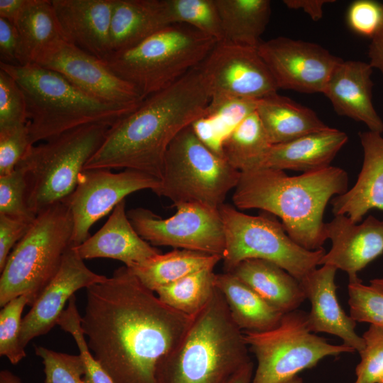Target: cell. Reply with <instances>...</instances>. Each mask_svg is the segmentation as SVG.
<instances>
[{"label":"cell","instance_id":"21","mask_svg":"<svg viewBox=\"0 0 383 383\" xmlns=\"http://www.w3.org/2000/svg\"><path fill=\"white\" fill-rule=\"evenodd\" d=\"M372 70L369 62L343 60L331 73L323 94L339 116L363 123L369 131L382 134L383 121L372 103Z\"/></svg>","mask_w":383,"mask_h":383},{"label":"cell","instance_id":"16","mask_svg":"<svg viewBox=\"0 0 383 383\" xmlns=\"http://www.w3.org/2000/svg\"><path fill=\"white\" fill-rule=\"evenodd\" d=\"M257 50L278 89L304 94H323L343 60L318 44L284 36L262 41Z\"/></svg>","mask_w":383,"mask_h":383},{"label":"cell","instance_id":"23","mask_svg":"<svg viewBox=\"0 0 383 383\" xmlns=\"http://www.w3.org/2000/svg\"><path fill=\"white\" fill-rule=\"evenodd\" d=\"M359 137L364 157L357 179L331 200L334 215H345L355 223L372 209L383 210V137L370 131L360 132Z\"/></svg>","mask_w":383,"mask_h":383},{"label":"cell","instance_id":"28","mask_svg":"<svg viewBox=\"0 0 383 383\" xmlns=\"http://www.w3.org/2000/svg\"><path fill=\"white\" fill-rule=\"evenodd\" d=\"M215 287L223 295L233 320L243 332H264L279 324L284 313L233 274H216Z\"/></svg>","mask_w":383,"mask_h":383},{"label":"cell","instance_id":"22","mask_svg":"<svg viewBox=\"0 0 383 383\" xmlns=\"http://www.w3.org/2000/svg\"><path fill=\"white\" fill-rule=\"evenodd\" d=\"M74 248L83 260L111 258L123 262L128 268L161 253L134 229L126 212L125 199L116 205L95 234Z\"/></svg>","mask_w":383,"mask_h":383},{"label":"cell","instance_id":"24","mask_svg":"<svg viewBox=\"0 0 383 383\" xmlns=\"http://www.w3.org/2000/svg\"><path fill=\"white\" fill-rule=\"evenodd\" d=\"M348 139L345 132L329 127L287 143L272 145L250 170L272 168L303 173L320 170L331 166Z\"/></svg>","mask_w":383,"mask_h":383},{"label":"cell","instance_id":"25","mask_svg":"<svg viewBox=\"0 0 383 383\" xmlns=\"http://www.w3.org/2000/svg\"><path fill=\"white\" fill-rule=\"evenodd\" d=\"M170 24L165 0H114L111 52L133 48Z\"/></svg>","mask_w":383,"mask_h":383},{"label":"cell","instance_id":"50","mask_svg":"<svg viewBox=\"0 0 383 383\" xmlns=\"http://www.w3.org/2000/svg\"><path fill=\"white\" fill-rule=\"evenodd\" d=\"M253 363L250 362L234 374L226 383H251L253 377Z\"/></svg>","mask_w":383,"mask_h":383},{"label":"cell","instance_id":"15","mask_svg":"<svg viewBox=\"0 0 383 383\" xmlns=\"http://www.w3.org/2000/svg\"><path fill=\"white\" fill-rule=\"evenodd\" d=\"M34 64L59 73L82 91L107 103L138 107L145 99L101 60L64 39L48 47Z\"/></svg>","mask_w":383,"mask_h":383},{"label":"cell","instance_id":"6","mask_svg":"<svg viewBox=\"0 0 383 383\" xmlns=\"http://www.w3.org/2000/svg\"><path fill=\"white\" fill-rule=\"evenodd\" d=\"M218 42L185 24H170L135 46L111 52L101 61L145 99L200 65Z\"/></svg>","mask_w":383,"mask_h":383},{"label":"cell","instance_id":"29","mask_svg":"<svg viewBox=\"0 0 383 383\" xmlns=\"http://www.w3.org/2000/svg\"><path fill=\"white\" fill-rule=\"evenodd\" d=\"M15 26L20 41L18 65L34 64L48 47L63 39L51 0H28Z\"/></svg>","mask_w":383,"mask_h":383},{"label":"cell","instance_id":"53","mask_svg":"<svg viewBox=\"0 0 383 383\" xmlns=\"http://www.w3.org/2000/svg\"><path fill=\"white\" fill-rule=\"evenodd\" d=\"M381 383H383V381Z\"/></svg>","mask_w":383,"mask_h":383},{"label":"cell","instance_id":"13","mask_svg":"<svg viewBox=\"0 0 383 383\" xmlns=\"http://www.w3.org/2000/svg\"><path fill=\"white\" fill-rule=\"evenodd\" d=\"M160 184L157 178L133 170L118 173L106 169L83 170L74 191L65 200L73 221L72 245L84 243L90 236L91 227L126 196L147 189L154 192Z\"/></svg>","mask_w":383,"mask_h":383},{"label":"cell","instance_id":"31","mask_svg":"<svg viewBox=\"0 0 383 383\" xmlns=\"http://www.w3.org/2000/svg\"><path fill=\"white\" fill-rule=\"evenodd\" d=\"M221 260L218 255L182 249L160 253L129 269L144 286L155 292L191 273L215 267Z\"/></svg>","mask_w":383,"mask_h":383},{"label":"cell","instance_id":"41","mask_svg":"<svg viewBox=\"0 0 383 383\" xmlns=\"http://www.w3.org/2000/svg\"><path fill=\"white\" fill-rule=\"evenodd\" d=\"M30 145L26 124L0 131V176L15 170Z\"/></svg>","mask_w":383,"mask_h":383},{"label":"cell","instance_id":"18","mask_svg":"<svg viewBox=\"0 0 383 383\" xmlns=\"http://www.w3.org/2000/svg\"><path fill=\"white\" fill-rule=\"evenodd\" d=\"M326 232L332 246L319 265L342 270L347 272L349 282L360 279L358 272L383 253V220L373 216L357 224L345 215H336L326 223Z\"/></svg>","mask_w":383,"mask_h":383},{"label":"cell","instance_id":"40","mask_svg":"<svg viewBox=\"0 0 383 383\" xmlns=\"http://www.w3.org/2000/svg\"><path fill=\"white\" fill-rule=\"evenodd\" d=\"M25 97L15 79L0 70V131L26 125Z\"/></svg>","mask_w":383,"mask_h":383},{"label":"cell","instance_id":"39","mask_svg":"<svg viewBox=\"0 0 383 383\" xmlns=\"http://www.w3.org/2000/svg\"><path fill=\"white\" fill-rule=\"evenodd\" d=\"M26 195V182L20 169L0 176V214L33 222L36 216L29 210Z\"/></svg>","mask_w":383,"mask_h":383},{"label":"cell","instance_id":"10","mask_svg":"<svg viewBox=\"0 0 383 383\" xmlns=\"http://www.w3.org/2000/svg\"><path fill=\"white\" fill-rule=\"evenodd\" d=\"M225 248L222 255L224 272H231L248 259H261L279 265L299 281L316 269L326 253L324 248L307 250L286 233L275 216L243 213L223 204L218 208Z\"/></svg>","mask_w":383,"mask_h":383},{"label":"cell","instance_id":"42","mask_svg":"<svg viewBox=\"0 0 383 383\" xmlns=\"http://www.w3.org/2000/svg\"><path fill=\"white\" fill-rule=\"evenodd\" d=\"M347 22L353 31L371 39L383 22V3L374 0L354 1L348 7Z\"/></svg>","mask_w":383,"mask_h":383},{"label":"cell","instance_id":"11","mask_svg":"<svg viewBox=\"0 0 383 383\" xmlns=\"http://www.w3.org/2000/svg\"><path fill=\"white\" fill-rule=\"evenodd\" d=\"M243 335L257 362L251 383H284L326 357L355 352L344 344H330L310 331L307 313L298 309L284 313L273 329Z\"/></svg>","mask_w":383,"mask_h":383},{"label":"cell","instance_id":"8","mask_svg":"<svg viewBox=\"0 0 383 383\" xmlns=\"http://www.w3.org/2000/svg\"><path fill=\"white\" fill-rule=\"evenodd\" d=\"M73 221L65 201L40 212L1 271L0 306L26 294L32 306L72 246Z\"/></svg>","mask_w":383,"mask_h":383},{"label":"cell","instance_id":"20","mask_svg":"<svg viewBox=\"0 0 383 383\" xmlns=\"http://www.w3.org/2000/svg\"><path fill=\"white\" fill-rule=\"evenodd\" d=\"M63 39L102 59L109 52L114 0H51Z\"/></svg>","mask_w":383,"mask_h":383},{"label":"cell","instance_id":"46","mask_svg":"<svg viewBox=\"0 0 383 383\" xmlns=\"http://www.w3.org/2000/svg\"><path fill=\"white\" fill-rule=\"evenodd\" d=\"M83 361L85 367V374L83 377L84 383H114L91 354H85L83 356Z\"/></svg>","mask_w":383,"mask_h":383},{"label":"cell","instance_id":"1","mask_svg":"<svg viewBox=\"0 0 383 383\" xmlns=\"http://www.w3.org/2000/svg\"><path fill=\"white\" fill-rule=\"evenodd\" d=\"M192 319L162 302L123 266L87 288L81 327L89 349L114 383H156L159 361Z\"/></svg>","mask_w":383,"mask_h":383},{"label":"cell","instance_id":"44","mask_svg":"<svg viewBox=\"0 0 383 383\" xmlns=\"http://www.w3.org/2000/svg\"><path fill=\"white\" fill-rule=\"evenodd\" d=\"M32 223L0 214V272L11 250L27 233Z\"/></svg>","mask_w":383,"mask_h":383},{"label":"cell","instance_id":"7","mask_svg":"<svg viewBox=\"0 0 383 383\" xmlns=\"http://www.w3.org/2000/svg\"><path fill=\"white\" fill-rule=\"evenodd\" d=\"M109 128L101 124L85 125L29 146L16 168L24 174L26 203L34 215L65 201L72 194Z\"/></svg>","mask_w":383,"mask_h":383},{"label":"cell","instance_id":"35","mask_svg":"<svg viewBox=\"0 0 383 383\" xmlns=\"http://www.w3.org/2000/svg\"><path fill=\"white\" fill-rule=\"evenodd\" d=\"M350 316L359 323L383 326V278L370 280V284L361 279L348 284Z\"/></svg>","mask_w":383,"mask_h":383},{"label":"cell","instance_id":"36","mask_svg":"<svg viewBox=\"0 0 383 383\" xmlns=\"http://www.w3.org/2000/svg\"><path fill=\"white\" fill-rule=\"evenodd\" d=\"M28 296L16 297L3 306L0 312V355L13 365L18 364L26 356L21 344V314L26 305H30Z\"/></svg>","mask_w":383,"mask_h":383},{"label":"cell","instance_id":"51","mask_svg":"<svg viewBox=\"0 0 383 383\" xmlns=\"http://www.w3.org/2000/svg\"><path fill=\"white\" fill-rule=\"evenodd\" d=\"M0 383H22L21 379L9 370L0 372Z\"/></svg>","mask_w":383,"mask_h":383},{"label":"cell","instance_id":"3","mask_svg":"<svg viewBox=\"0 0 383 383\" xmlns=\"http://www.w3.org/2000/svg\"><path fill=\"white\" fill-rule=\"evenodd\" d=\"M348 188V174L337 167L293 177L284 170L257 168L240 172L233 201L239 209H259L278 216L296 244L314 251L328 239L323 220L328 202Z\"/></svg>","mask_w":383,"mask_h":383},{"label":"cell","instance_id":"37","mask_svg":"<svg viewBox=\"0 0 383 383\" xmlns=\"http://www.w3.org/2000/svg\"><path fill=\"white\" fill-rule=\"evenodd\" d=\"M35 354L44 365L45 383H84L85 367L80 355L58 353L42 346L35 347Z\"/></svg>","mask_w":383,"mask_h":383},{"label":"cell","instance_id":"52","mask_svg":"<svg viewBox=\"0 0 383 383\" xmlns=\"http://www.w3.org/2000/svg\"><path fill=\"white\" fill-rule=\"evenodd\" d=\"M284 383H303V380L297 375Z\"/></svg>","mask_w":383,"mask_h":383},{"label":"cell","instance_id":"49","mask_svg":"<svg viewBox=\"0 0 383 383\" xmlns=\"http://www.w3.org/2000/svg\"><path fill=\"white\" fill-rule=\"evenodd\" d=\"M28 0H0V18L15 24Z\"/></svg>","mask_w":383,"mask_h":383},{"label":"cell","instance_id":"27","mask_svg":"<svg viewBox=\"0 0 383 383\" xmlns=\"http://www.w3.org/2000/svg\"><path fill=\"white\" fill-rule=\"evenodd\" d=\"M255 111L272 145L329 128L312 109L277 92L258 99Z\"/></svg>","mask_w":383,"mask_h":383},{"label":"cell","instance_id":"38","mask_svg":"<svg viewBox=\"0 0 383 383\" xmlns=\"http://www.w3.org/2000/svg\"><path fill=\"white\" fill-rule=\"evenodd\" d=\"M365 347L355 368L354 383H381L383 381V326L370 324L362 336Z\"/></svg>","mask_w":383,"mask_h":383},{"label":"cell","instance_id":"48","mask_svg":"<svg viewBox=\"0 0 383 383\" xmlns=\"http://www.w3.org/2000/svg\"><path fill=\"white\" fill-rule=\"evenodd\" d=\"M368 57L371 67L379 70L383 75V22L378 31L371 38Z\"/></svg>","mask_w":383,"mask_h":383},{"label":"cell","instance_id":"17","mask_svg":"<svg viewBox=\"0 0 383 383\" xmlns=\"http://www.w3.org/2000/svg\"><path fill=\"white\" fill-rule=\"evenodd\" d=\"M107 277L89 270L74 246L64 255L61 265L22 320L21 344L26 348L34 338L46 334L55 326L67 301L75 292Z\"/></svg>","mask_w":383,"mask_h":383},{"label":"cell","instance_id":"32","mask_svg":"<svg viewBox=\"0 0 383 383\" xmlns=\"http://www.w3.org/2000/svg\"><path fill=\"white\" fill-rule=\"evenodd\" d=\"M272 145L255 111L223 139L221 150L228 162L243 172L251 169Z\"/></svg>","mask_w":383,"mask_h":383},{"label":"cell","instance_id":"4","mask_svg":"<svg viewBox=\"0 0 383 383\" xmlns=\"http://www.w3.org/2000/svg\"><path fill=\"white\" fill-rule=\"evenodd\" d=\"M250 362L243 332L215 288L177 344L159 361L156 383H226Z\"/></svg>","mask_w":383,"mask_h":383},{"label":"cell","instance_id":"34","mask_svg":"<svg viewBox=\"0 0 383 383\" xmlns=\"http://www.w3.org/2000/svg\"><path fill=\"white\" fill-rule=\"evenodd\" d=\"M171 24L192 26L213 38L223 40L221 18L215 0H165Z\"/></svg>","mask_w":383,"mask_h":383},{"label":"cell","instance_id":"19","mask_svg":"<svg viewBox=\"0 0 383 383\" xmlns=\"http://www.w3.org/2000/svg\"><path fill=\"white\" fill-rule=\"evenodd\" d=\"M337 270L333 265H323L299 281L311 304L307 326L312 333L323 332L339 337L344 345L360 353L365 341L355 331L357 322L345 313L338 302L335 283Z\"/></svg>","mask_w":383,"mask_h":383},{"label":"cell","instance_id":"14","mask_svg":"<svg viewBox=\"0 0 383 383\" xmlns=\"http://www.w3.org/2000/svg\"><path fill=\"white\" fill-rule=\"evenodd\" d=\"M201 65L210 104L232 99L258 100L278 91L257 48L218 42Z\"/></svg>","mask_w":383,"mask_h":383},{"label":"cell","instance_id":"26","mask_svg":"<svg viewBox=\"0 0 383 383\" xmlns=\"http://www.w3.org/2000/svg\"><path fill=\"white\" fill-rule=\"evenodd\" d=\"M231 273L282 313L297 309L306 299L300 282L272 262L248 259Z\"/></svg>","mask_w":383,"mask_h":383},{"label":"cell","instance_id":"45","mask_svg":"<svg viewBox=\"0 0 383 383\" xmlns=\"http://www.w3.org/2000/svg\"><path fill=\"white\" fill-rule=\"evenodd\" d=\"M20 41L13 23L0 18V62L18 65Z\"/></svg>","mask_w":383,"mask_h":383},{"label":"cell","instance_id":"5","mask_svg":"<svg viewBox=\"0 0 383 383\" xmlns=\"http://www.w3.org/2000/svg\"><path fill=\"white\" fill-rule=\"evenodd\" d=\"M0 70L11 76L23 93L31 145L85 125L111 127L137 108L94 98L59 73L35 64L0 62Z\"/></svg>","mask_w":383,"mask_h":383},{"label":"cell","instance_id":"33","mask_svg":"<svg viewBox=\"0 0 383 383\" xmlns=\"http://www.w3.org/2000/svg\"><path fill=\"white\" fill-rule=\"evenodd\" d=\"M213 267L191 273L155 291L159 299L172 309L193 316L209 302L215 290Z\"/></svg>","mask_w":383,"mask_h":383},{"label":"cell","instance_id":"12","mask_svg":"<svg viewBox=\"0 0 383 383\" xmlns=\"http://www.w3.org/2000/svg\"><path fill=\"white\" fill-rule=\"evenodd\" d=\"M177 212L162 218L145 208L129 210L138 235L152 245H165L222 256L225 235L218 209L197 204L175 205Z\"/></svg>","mask_w":383,"mask_h":383},{"label":"cell","instance_id":"47","mask_svg":"<svg viewBox=\"0 0 383 383\" xmlns=\"http://www.w3.org/2000/svg\"><path fill=\"white\" fill-rule=\"evenodd\" d=\"M334 0H284V4L291 9H301L313 21H319L323 15V6Z\"/></svg>","mask_w":383,"mask_h":383},{"label":"cell","instance_id":"43","mask_svg":"<svg viewBox=\"0 0 383 383\" xmlns=\"http://www.w3.org/2000/svg\"><path fill=\"white\" fill-rule=\"evenodd\" d=\"M257 100L232 99L209 105L207 116L222 126L226 136L245 118L256 110ZM225 136V137H226Z\"/></svg>","mask_w":383,"mask_h":383},{"label":"cell","instance_id":"2","mask_svg":"<svg viewBox=\"0 0 383 383\" xmlns=\"http://www.w3.org/2000/svg\"><path fill=\"white\" fill-rule=\"evenodd\" d=\"M211 96L201 65L147 98L109 128L84 170H137L161 179L167 150L185 128L207 116Z\"/></svg>","mask_w":383,"mask_h":383},{"label":"cell","instance_id":"30","mask_svg":"<svg viewBox=\"0 0 383 383\" xmlns=\"http://www.w3.org/2000/svg\"><path fill=\"white\" fill-rule=\"evenodd\" d=\"M223 40L257 48L271 16L269 0H215Z\"/></svg>","mask_w":383,"mask_h":383},{"label":"cell","instance_id":"9","mask_svg":"<svg viewBox=\"0 0 383 383\" xmlns=\"http://www.w3.org/2000/svg\"><path fill=\"white\" fill-rule=\"evenodd\" d=\"M240 177V172L204 143L192 124L170 143L160 184L154 192L174 206L197 204L218 209Z\"/></svg>","mask_w":383,"mask_h":383}]
</instances>
